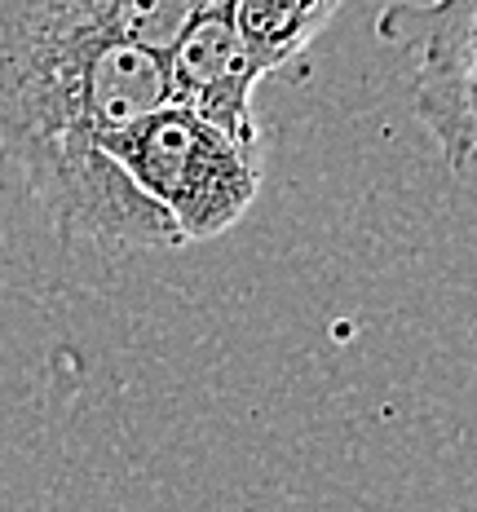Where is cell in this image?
Wrapping results in <instances>:
<instances>
[{
	"label": "cell",
	"instance_id": "2",
	"mask_svg": "<svg viewBox=\"0 0 477 512\" xmlns=\"http://www.w3.org/2000/svg\"><path fill=\"white\" fill-rule=\"evenodd\" d=\"M106 155L164 212L182 248L235 230L261 190V159L182 106H159Z\"/></svg>",
	"mask_w": 477,
	"mask_h": 512
},
{
	"label": "cell",
	"instance_id": "4",
	"mask_svg": "<svg viewBox=\"0 0 477 512\" xmlns=\"http://www.w3.org/2000/svg\"><path fill=\"white\" fill-rule=\"evenodd\" d=\"M257 84L261 76L235 31L230 0L199 9L164 53L168 106H182V111L204 120L208 128L226 133L248 155H257L261 146V124H257V111H252Z\"/></svg>",
	"mask_w": 477,
	"mask_h": 512
},
{
	"label": "cell",
	"instance_id": "1",
	"mask_svg": "<svg viewBox=\"0 0 477 512\" xmlns=\"http://www.w3.org/2000/svg\"><path fill=\"white\" fill-rule=\"evenodd\" d=\"M168 106L164 58L36 5L0 0V155L62 243L173 252L177 230L106 146Z\"/></svg>",
	"mask_w": 477,
	"mask_h": 512
},
{
	"label": "cell",
	"instance_id": "6",
	"mask_svg": "<svg viewBox=\"0 0 477 512\" xmlns=\"http://www.w3.org/2000/svg\"><path fill=\"white\" fill-rule=\"evenodd\" d=\"M18 5H36L49 9V14L76 18L84 27H102L111 36L129 40V45L164 58L168 45L177 40V31L199 9L217 5V0H18Z\"/></svg>",
	"mask_w": 477,
	"mask_h": 512
},
{
	"label": "cell",
	"instance_id": "5",
	"mask_svg": "<svg viewBox=\"0 0 477 512\" xmlns=\"http://www.w3.org/2000/svg\"><path fill=\"white\" fill-rule=\"evenodd\" d=\"M345 0H230L235 31L261 80L288 76Z\"/></svg>",
	"mask_w": 477,
	"mask_h": 512
},
{
	"label": "cell",
	"instance_id": "3",
	"mask_svg": "<svg viewBox=\"0 0 477 512\" xmlns=\"http://www.w3.org/2000/svg\"><path fill=\"white\" fill-rule=\"evenodd\" d=\"M477 0H394L380 9L376 36L385 45L416 53L411 106L429 128L442 164L460 186L473 181L477 124H473V84H477Z\"/></svg>",
	"mask_w": 477,
	"mask_h": 512
}]
</instances>
